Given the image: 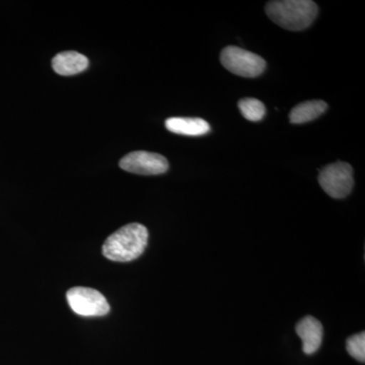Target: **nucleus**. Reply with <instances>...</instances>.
<instances>
[{
    "instance_id": "nucleus-10",
    "label": "nucleus",
    "mask_w": 365,
    "mask_h": 365,
    "mask_svg": "<svg viewBox=\"0 0 365 365\" xmlns=\"http://www.w3.org/2000/svg\"><path fill=\"white\" fill-rule=\"evenodd\" d=\"M328 109V105L324 101H307L295 106L289 114V121L292 124L307 123L323 115Z\"/></svg>"
},
{
    "instance_id": "nucleus-2",
    "label": "nucleus",
    "mask_w": 365,
    "mask_h": 365,
    "mask_svg": "<svg viewBox=\"0 0 365 365\" xmlns=\"http://www.w3.org/2000/svg\"><path fill=\"white\" fill-rule=\"evenodd\" d=\"M266 14L273 23L288 31L306 30L318 16V6L311 0L269 1Z\"/></svg>"
},
{
    "instance_id": "nucleus-3",
    "label": "nucleus",
    "mask_w": 365,
    "mask_h": 365,
    "mask_svg": "<svg viewBox=\"0 0 365 365\" xmlns=\"http://www.w3.org/2000/svg\"><path fill=\"white\" fill-rule=\"evenodd\" d=\"M220 62L228 71L242 78H257L266 68V61L261 56L235 46L222 50Z\"/></svg>"
},
{
    "instance_id": "nucleus-4",
    "label": "nucleus",
    "mask_w": 365,
    "mask_h": 365,
    "mask_svg": "<svg viewBox=\"0 0 365 365\" xmlns=\"http://www.w3.org/2000/svg\"><path fill=\"white\" fill-rule=\"evenodd\" d=\"M319 184L332 198H345L351 193L354 186L351 165L344 162L326 165L319 170Z\"/></svg>"
},
{
    "instance_id": "nucleus-9",
    "label": "nucleus",
    "mask_w": 365,
    "mask_h": 365,
    "mask_svg": "<svg viewBox=\"0 0 365 365\" xmlns=\"http://www.w3.org/2000/svg\"><path fill=\"white\" fill-rule=\"evenodd\" d=\"M165 128L180 135L201 136L210 131V125L201 118L172 117L165 121Z\"/></svg>"
},
{
    "instance_id": "nucleus-11",
    "label": "nucleus",
    "mask_w": 365,
    "mask_h": 365,
    "mask_svg": "<svg viewBox=\"0 0 365 365\" xmlns=\"http://www.w3.org/2000/svg\"><path fill=\"white\" fill-rule=\"evenodd\" d=\"M239 108L242 116L249 121H261L266 115L265 106L257 98H242L239 102Z\"/></svg>"
},
{
    "instance_id": "nucleus-5",
    "label": "nucleus",
    "mask_w": 365,
    "mask_h": 365,
    "mask_svg": "<svg viewBox=\"0 0 365 365\" xmlns=\"http://www.w3.org/2000/svg\"><path fill=\"white\" fill-rule=\"evenodd\" d=\"M67 302L72 311L83 317H103L110 313L104 294L90 287H72L67 292Z\"/></svg>"
},
{
    "instance_id": "nucleus-1",
    "label": "nucleus",
    "mask_w": 365,
    "mask_h": 365,
    "mask_svg": "<svg viewBox=\"0 0 365 365\" xmlns=\"http://www.w3.org/2000/svg\"><path fill=\"white\" fill-rule=\"evenodd\" d=\"M148 230L133 222L119 228L103 245V255L114 262H131L139 258L148 244Z\"/></svg>"
},
{
    "instance_id": "nucleus-7",
    "label": "nucleus",
    "mask_w": 365,
    "mask_h": 365,
    "mask_svg": "<svg viewBox=\"0 0 365 365\" xmlns=\"http://www.w3.org/2000/svg\"><path fill=\"white\" fill-rule=\"evenodd\" d=\"M295 332L302 341V351L307 355L318 351L324 334L323 325L319 319L312 316L304 317L295 326Z\"/></svg>"
},
{
    "instance_id": "nucleus-6",
    "label": "nucleus",
    "mask_w": 365,
    "mask_h": 365,
    "mask_svg": "<svg viewBox=\"0 0 365 365\" xmlns=\"http://www.w3.org/2000/svg\"><path fill=\"white\" fill-rule=\"evenodd\" d=\"M120 168L126 172L144 176H155L163 174L169 170L167 158L158 153L148 151H133L121 158Z\"/></svg>"
},
{
    "instance_id": "nucleus-8",
    "label": "nucleus",
    "mask_w": 365,
    "mask_h": 365,
    "mask_svg": "<svg viewBox=\"0 0 365 365\" xmlns=\"http://www.w3.org/2000/svg\"><path fill=\"white\" fill-rule=\"evenodd\" d=\"M52 66L55 72L60 76H76L88 68V59L78 52H61L53 58Z\"/></svg>"
},
{
    "instance_id": "nucleus-12",
    "label": "nucleus",
    "mask_w": 365,
    "mask_h": 365,
    "mask_svg": "<svg viewBox=\"0 0 365 365\" xmlns=\"http://www.w3.org/2000/svg\"><path fill=\"white\" fill-rule=\"evenodd\" d=\"M346 348L350 355L360 362L365 361V333L361 332L348 338Z\"/></svg>"
}]
</instances>
